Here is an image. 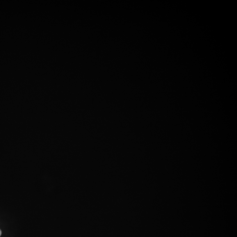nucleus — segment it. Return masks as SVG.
<instances>
[{"instance_id": "obj_1", "label": "nucleus", "mask_w": 237, "mask_h": 237, "mask_svg": "<svg viewBox=\"0 0 237 237\" xmlns=\"http://www.w3.org/2000/svg\"><path fill=\"white\" fill-rule=\"evenodd\" d=\"M1 230H0V236H1Z\"/></svg>"}]
</instances>
